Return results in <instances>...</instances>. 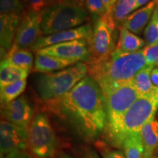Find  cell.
<instances>
[{
  "label": "cell",
  "instance_id": "obj_1",
  "mask_svg": "<svg viewBox=\"0 0 158 158\" xmlns=\"http://www.w3.org/2000/svg\"><path fill=\"white\" fill-rule=\"evenodd\" d=\"M55 105L79 133L88 139L98 137L107 126L103 93L91 76L82 79Z\"/></svg>",
  "mask_w": 158,
  "mask_h": 158
},
{
  "label": "cell",
  "instance_id": "obj_2",
  "mask_svg": "<svg viewBox=\"0 0 158 158\" xmlns=\"http://www.w3.org/2000/svg\"><path fill=\"white\" fill-rule=\"evenodd\" d=\"M86 65L89 76L95 80L106 95L120 85L131 81L147 64L142 50L122 53L115 48L107 59Z\"/></svg>",
  "mask_w": 158,
  "mask_h": 158
},
{
  "label": "cell",
  "instance_id": "obj_3",
  "mask_svg": "<svg viewBox=\"0 0 158 158\" xmlns=\"http://www.w3.org/2000/svg\"><path fill=\"white\" fill-rule=\"evenodd\" d=\"M41 13V29L45 36L80 27L89 20L84 5L76 0H56Z\"/></svg>",
  "mask_w": 158,
  "mask_h": 158
},
{
  "label": "cell",
  "instance_id": "obj_4",
  "mask_svg": "<svg viewBox=\"0 0 158 158\" xmlns=\"http://www.w3.org/2000/svg\"><path fill=\"white\" fill-rule=\"evenodd\" d=\"M87 73V65L79 62L59 72L41 74L37 79V92L43 101L56 104Z\"/></svg>",
  "mask_w": 158,
  "mask_h": 158
},
{
  "label": "cell",
  "instance_id": "obj_5",
  "mask_svg": "<svg viewBox=\"0 0 158 158\" xmlns=\"http://www.w3.org/2000/svg\"><path fill=\"white\" fill-rule=\"evenodd\" d=\"M158 110V91L142 94L124 114L115 130L110 133L116 145L122 147L124 138L132 133L141 132L142 127L155 117Z\"/></svg>",
  "mask_w": 158,
  "mask_h": 158
},
{
  "label": "cell",
  "instance_id": "obj_6",
  "mask_svg": "<svg viewBox=\"0 0 158 158\" xmlns=\"http://www.w3.org/2000/svg\"><path fill=\"white\" fill-rule=\"evenodd\" d=\"M116 26L110 12L95 20L92 35L87 40L90 57L86 64L104 60L115 50L113 31Z\"/></svg>",
  "mask_w": 158,
  "mask_h": 158
},
{
  "label": "cell",
  "instance_id": "obj_7",
  "mask_svg": "<svg viewBox=\"0 0 158 158\" xmlns=\"http://www.w3.org/2000/svg\"><path fill=\"white\" fill-rule=\"evenodd\" d=\"M29 147L37 158H51L56 148V136L47 115L35 116L28 129Z\"/></svg>",
  "mask_w": 158,
  "mask_h": 158
},
{
  "label": "cell",
  "instance_id": "obj_8",
  "mask_svg": "<svg viewBox=\"0 0 158 158\" xmlns=\"http://www.w3.org/2000/svg\"><path fill=\"white\" fill-rule=\"evenodd\" d=\"M141 95L134 86L132 81L120 85L104 95L109 133L115 130L124 114Z\"/></svg>",
  "mask_w": 158,
  "mask_h": 158
},
{
  "label": "cell",
  "instance_id": "obj_9",
  "mask_svg": "<svg viewBox=\"0 0 158 158\" xmlns=\"http://www.w3.org/2000/svg\"><path fill=\"white\" fill-rule=\"evenodd\" d=\"M41 23V12L29 11L27 13H24L18 28L13 46L10 51L31 48L41 35H43Z\"/></svg>",
  "mask_w": 158,
  "mask_h": 158
},
{
  "label": "cell",
  "instance_id": "obj_10",
  "mask_svg": "<svg viewBox=\"0 0 158 158\" xmlns=\"http://www.w3.org/2000/svg\"><path fill=\"white\" fill-rule=\"evenodd\" d=\"M36 54L49 55L74 62L86 61L90 57L87 40H76L45 47L37 51Z\"/></svg>",
  "mask_w": 158,
  "mask_h": 158
},
{
  "label": "cell",
  "instance_id": "obj_11",
  "mask_svg": "<svg viewBox=\"0 0 158 158\" xmlns=\"http://www.w3.org/2000/svg\"><path fill=\"white\" fill-rule=\"evenodd\" d=\"M28 147V130L18 127L7 121H1L0 124L1 157L15 151H23Z\"/></svg>",
  "mask_w": 158,
  "mask_h": 158
},
{
  "label": "cell",
  "instance_id": "obj_12",
  "mask_svg": "<svg viewBox=\"0 0 158 158\" xmlns=\"http://www.w3.org/2000/svg\"><path fill=\"white\" fill-rule=\"evenodd\" d=\"M33 110L25 96H21L9 103L2 105V116L6 121L23 129L28 130Z\"/></svg>",
  "mask_w": 158,
  "mask_h": 158
},
{
  "label": "cell",
  "instance_id": "obj_13",
  "mask_svg": "<svg viewBox=\"0 0 158 158\" xmlns=\"http://www.w3.org/2000/svg\"><path fill=\"white\" fill-rule=\"evenodd\" d=\"M93 27L89 23L83 24L78 27L59 31L54 34L41 36L30 48L35 53L45 47L76 40H88L92 35Z\"/></svg>",
  "mask_w": 158,
  "mask_h": 158
},
{
  "label": "cell",
  "instance_id": "obj_14",
  "mask_svg": "<svg viewBox=\"0 0 158 158\" xmlns=\"http://www.w3.org/2000/svg\"><path fill=\"white\" fill-rule=\"evenodd\" d=\"M22 18V15L15 13L4 14L0 16L1 55H2L4 52V58L13 46L15 35Z\"/></svg>",
  "mask_w": 158,
  "mask_h": 158
},
{
  "label": "cell",
  "instance_id": "obj_15",
  "mask_svg": "<svg viewBox=\"0 0 158 158\" xmlns=\"http://www.w3.org/2000/svg\"><path fill=\"white\" fill-rule=\"evenodd\" d=\"M157 5V0H152L143 7L130 15L122 23V27L136 35L141 34L151 19Z\"/></svg>",
  "mask_w": 158,
  "mask_h": 158
},
{
  "label": "cell",
  "instance_id": "obj_16",
  "mask_svg": "<svg viewBox=\"0 0 158 158\" xmlns=\"http://www.w3.org/2000/svg\"><path fill=\"white\" fill-rule=\"evenodd\" d=\"M141 134L143 147L142 158H154L158 149V121L155 117L142 127Z\"/></svg>",
  "mask_w": 158,
  "mask_h": 158
},
{
  "label": "cell",
  "instance_id": "obj_17",
  "mask_svg": "<svg viewBox=\"0 0 158 158\" xmlns=\"http://www.w3.org/2000/svg\"><path fill=\"white\" fill-rule=\"evenodd\" d=\"M76 63V62L74 61L58 58L49 55L37 54L32 71L48 73H52L53 71L64 69Z\"/></svg>",
  "mask_w": 158,
  "mask_h": 158
},
{
  "label": "cell",
  "instance_id": "obj_18",
  "mask_svg": "<svg viewBox=\"0 0 158 158\" xmlns=\"http://www.w3.org/2000/svg\"><path fill=\"white\" fill-rule=\"evenodd\" d=\"M33 56L28 49L10 51L1 62V67L12 66L25 69L29 71L32 68Z\"/></svg>",
  "mask_w": 158,
  "mask_h": 158
},
{
  "label": "cell",
  "instance_id": "obj_19",
  "mask_svg": "<svg viewBox=\"0 0 158 158\" xmlns=\"http://www.w3.org/2000/svg\"><path fill=\"white\" fill-rule=\"evenodd\" d=\"M145 44L141 37L123 27H119V39L116 48L122 53H133L140 51Z\"/></svg>",
  "mask_w": 158,
  "mask_h": 158
},
{
  "label": "cell",
  "instance_id": "obj_20",
  "mask_svg": "<svg viewBox=\"0 0 158 158\" xmlns=\"http://www.w3.org/2000/svg\"><path fill=\"white\" fill-rule=\"evenodd\" d=\"M153 68V66L147 65L145 68L138 71L131 80L134 86L141 95L151 94L158 91V87L154 86L151 80V73Z\"/></svg>",
  "mask_w": 158,
  "mask_h": 158
},
{
  "label": "cell",
  "instance_id": "obj_21",
  "mask_svg": "<svg viewBox=\"0 0 158 158\" xmlns=\"http://www.w3.org/2000/svg\"><path fill=\"white\" fill-rule=\"evenodd\" d=\"M136 7L137 0H116L110 12L116 25L122 24Z\"/></svg>",
  "mask_w": 158,
  "mask_h": 158
},
{
  "label": "cell",
  "instance_id": "obj_22",
  "mask_svg": "<svg viewBox=\"0 0 158 158\" xmlns=\"http://www.w3.org/2000/svg\"><path fill=\"white\" fill-rule=\"evenodd\" d=\"M122 147L127 158H142L143 152L141 132L132 133L124 138Z\"/></svg>",
  "mask_w": 158,
  "mask_h": 158
},
{
  "label": "cell",
  "instance_id": "obj_23",
  "mask_svg": "<svg viewBox=\"0 0 158 158\" xmlns=\"http://www.w3.org/2000/svg\"><path fill=\"white\" fill-rule=\"evenodd\" d=\"M29 71L17 67H1L0 70V88L13 84L18 81L26 79Z\"/></svg>",
  "mask_w": 158,
  "mask_h": 158
},
{
  "label": "cell",
  "instance_id": "obj_24",
  "mask_svg": "<svg viewBox=\"0 0 158 158\" xmlns=\"http://www.w3.org/2000/svg\"><path fill=\"white\" fill-rule=\"evenodd\" d=\"M27 85L26 79L18 81L0 89V99L2 105L9 103L17 99L23 93Z\"/></svg>",
  "mask_w": 158,
  "mask_h": 158
},
{
  "label": "cell",
  "instance_id": "obj_25",
  "mask_svg": "<svg viewBox=\"0 0 158 158\" xmlns=\"http://www.w3.org/2000/svg\"><path fill=\"white\" fill-rule=\"evenodd\" d=\"M144 39L147 45L158 43V0L151 19L144 29Z\"/></svg>",
  "mask_w": 158,
  "mask_h": 158
},
{
  "label": "cell",
  "instance_id": "obj_26",
  "mask_svg": "<svg viewBox=\"0 0 158 158\" xmlns=\"http://www.w3.org/2000/svg\"><path fill=\"white\" fill-rule=\"evenodd\" d=\"M25 5L23 0H0V13L4 14L23 15Z\"/></svg>",
  "mask_w": 158,
  "mask_h": 158
},
{
  "label": "cell",
  "instance_id": "obj_27",
  "mask_svg": "<svg viewBox=\"0 0 158 158\" xmlns=\"http://www.w3.org/2000/svg\"><path fill=\"white\" fill-rule=\"evenodd\" d=\"M85 6L89 13L96 20L108 13L102 0H85Z\"/></svg>",
  "mask_w": 158,
  "mask_h": 158
},
{
  "label": "cell",
  "instance_id": "obj_28",
  "mask_svg": "<svg viewBox=\"0 0 158 158\" xmlns=\"http://www.w3.org/2000/svg\"><path fill=\"white\" fill-rule=\"evenodd\" d=\"M147 65H158V43L147 45L142 49Z\"/></svg>",
  "mask_w": 158,
  "mask_h": 158
},
{
  "label": "cell",
  "instance_id": "obj_29",
  "mask_svg": "<svg viewBox=\"0 0 158 158\" xmlns=\"http://www.w3.org/2000/svg\"><path fill=\"white\" fill-rule=\"evenodd\" d=\"M56 0H26V7L29 11L40 13L54 4Z\"/></svg>",
  "mask_w": 158,
  "mask_h": 158
},
{
  "label": "cell",
  "instance_id": "obj_30",
  "mask_svg": "<svg viewBox=\"0 0 158 158\" xmlns=\"http://www.w3.org/2000/svg\"><path fill=\"white\" fill-rule=\"evenodd\" d=\"M98 150L102 158H127L124 154L119 150L113 149L104 145L102 142L98 143Z\"/></svg>",
  "mask_w": 158,
  "mask_h": 158
},
{
  "label": "cell",
  "instance_id": "obj_31",
  "mask_svg": "<svg viewBox=\"0 0 158 158\" xmlns=\"http://www.w3.org/2000/svg\"><path fill=\"white\" fill-rule=\"evenodd\" d=\"M1 158H33L29 154L24 152L23 151H15L13 152L2 156Z\"/></svg>",
  "mask_w": 158,
  "mask_h": 158
},
{
  "label": "cell",
  "instance_id": "obj_32",
  "mask_svg": "<svg viewBox=\"0 0 158 158\" xmlns=\"http://www.w3.org/2000/svg\"><path fill=\"white\" fill-rule=\"evenodd\" d=\"M80 158H100L92 148H85L80 155Z\"/></svg>",
  "mask_w": 158,
  "mask_h": 158
},
{
  "label": "cell",
  "instance_id": "obj_33",
  "mask_svg": "<svg viewBox=\"0 0 158 158\" xmlns=\"http://www.w3.org/2000/svg\"><path fill=\"white\" fill-rule=\"evenodd\" d=\"M151 80L154 86L158 87V68H154L152 70Z\"/></svg>",
  "mask_w": 158,
  "mask_h": 158
},
{
  "label": "cell",
  "instance_id": "obj_34",
  "mask_svg": "<svg viewBox=\"0 0 158 158\" xmlns=\"http://www.w3.org/2000/svg\"><path fill=\"white\" fill-rule=\"evenodd\" d=\"M150 1V0H137V7L136 8H138V7H141V6L146 5L148 2Z\"/></svg>",
  "mask_w": 158,
  "mask_h": 158
},
{
  "label": "cell",
  "instance_id": "obj_35",
  "mask_svg": "<svg viewBox=\"0 0 158 158\" xmlns=\"http://www.w3.org/2000/svg\"><path fill=\"white\" fill-rule=\"evenodd\" d=\"M102 2H103L104 5L106 6L108 12H110V10H111V6H110V0H102Z\"/></svg>",
  "mask_w": 158,
  "mask_h": 158
},
{
  "label": "cell",
  "instance_id": "obj_36",
  "mask_svg": "<svg viewBox=\"0 0 158 158\" xmlns=\"http://www.w3.org/2000/svg\"><path fill=\"white\" fill-rule=\"evenodd\" d=\"M59 158H73V157L72 156H70V155H68V154L62 153L59 155Z\"/></svg>",
  "mask_w": 158,
  "mask_h": 158
},
{
  "label": "cell",
  "instance_id": "obj_37",
  "mask_svg": "<svg viewBox=\"0 0 158 158\" xmlns=\"http://www.w3.org/2000/svg\"><path fill=\"white\" fill-rule=\"evenodd\" d=\"M116 2V0H110V6H111V8Z\"/></svg>",
  "mask_w": 158,
  "mask_h": 158
},
{
  "label": "cell",
  "instance_id": "obj_38",
  "mask_svg": "<svg viewBox=\"0 0 158 158\" xmlns=\"http://www.w3.org/2000/svg\"><path fill=\"white\" fill-rule=\"evenodd\" d=\"M76 1L80 3V4H81V5H84V2H85V0H76Z\"/></svg>",
  "mask_w": 158,
  "mask_h": 158
},
{
  "label": "cell",
  "instance_id": "obj_39",
  "mask_svg": "<svg viewBox=\"0 0 158 158\" xmlns=\"http://www.w3.org/2000/svg\"><path fill=\"white\" fill-rule=\"evenodd\" d=\"M154 158H158V155H157V156H155V157H154Z\"/></svg>",
  "mask_w": 158,
  "mask_h": 158
},
{
  "label": "cell",
  "instance_id": "obj_40",
  "mask_svg": "<svg viewBox=\"0 0 158 158\" xmlns=\"http://www.w3.org/2000/svg\"><path fill=\"white\" fill-rule=\"evenodd\" d=\"M157 66H158V65H157Z\"/></svg>",
  "mask_w": 158,
  "mask_h": 158
}]
</instances>
